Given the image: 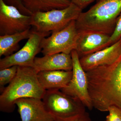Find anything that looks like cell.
Masks as SVG:
<instances>
[{"label":"cell","mask_w":121,"mask_h":121,"mask_svg":"<svg viewBox=\"0 0 121 121\" xmlns=\"http://www.w3.org/2000/svg\"><path fill=\"white\" fill-rule=\"evenodd\" d=\"M82 10L72 3L69 7L62 9L36 12L31 15V25L39 32L50 33L56 31L76 20Z\"/></svg>","instance_id":"277c9868"},{"label":"cell","mask_w":121,"mask_h":121,"mask_svg":"<svg viewBox=\"0 0 121 121\" xmlns=\"http://www.w3.org/2000/svg\"><path fill=\"white\" fill-rule=\"evenodd\" d=\"M75 21H72L61 30L52 32L50 36L42 40L41 52L44 55L60 53L71 54L75 50L78 34Z\"/></svg>","instance_id":"8992f818"},{"label":"cell","mask_w":121,"mask_h":121,"mask_svg":"<svg viewBox=\"0 0 121 121\" xmlns=\"http://www.w3.org/2000/svg\"><path fill=\"white\" fill-rule=\"evenodd\" d=\"M18 66H13L0 70V91L4 89L5 86L9 84L15 78L17 73Z\"/></svg>","instance_id":"e0dca14e"},{"label":"cell","mask_w":121,"mask_h":121,"mask_svg":"<svg viewBox=\"0 0 121 121\" xmlns=\"http://www.w3.org/2000/svg\"><path fill=\"white\" fill-rule=\"evenodd\" d=\"M86 72L93 107L106 112L114 106L121 110V54L111 64Z\"/></svg>","instance_id":"6da1fadb"},{"label":"cell","mask_w":121,"mask_h":121,"mask_svg":"<svg viewBox=\"0 0 121 121\" xmlns=\"http://www.w3.org/2000/svg\"><path fill=\"white\" fill-rule=\"evenodd\" d=\"M121 54V39L116 43L97 52L79 58L86 72L111 64Z\"/></svg>","instance_id":"7c38bea8"},{"label":"cell","mask_w":121,"mask_h":121,"mask_svg":"<svg viewBox=\"0 0 121 121\" xmlns=\"http://www.w3.org/2000/svg\"><path fill=\"white\" fill-rule=\"evenodd\" d=\"M37 72L31 67L18 66L14 79L0 95V111L10 113L15 110L16 101L24 98L42 99L46 90L40 84Z\"/></svg>","instance_id":"7a4b0ae2"},{"label":"cell","mask_w":121,"mask_h":121,"mask_svg":"<svg viewBox=\"0 0 121 121\" xmlns=\"http://www.w3.org/2000/svg\"><path fill=\"white\" fill-rule=\"evenodd\" d=\"M78 32L75 50L79 58L110 46V35L88 30L78 31Z\"/></svg>","instance_id":"30bf717a"},{"label":"cell","mask_w":121,"mask_h":121,"mask_svg":"<svg viewBox=\"0 0 121 121\" xmlns=\"http://www.w3.org/2000/svg\"><path fill=\"white\" fill-rule=\"evenodd\" d=\"M121 13V0H96L89 10L76 20L78 31L88 30L111 35Z\"/></svg>","instance_id":"3957f363"},{"label":"cell","mask_w":121,"mask_h":121,"mask_svg":"<svg viewBox=\"0 0 121 121\" xmlns=\"http://www.w3.org/2000/svg\"><path fill=\"white\" fill-rule=\"evenodd\" d=\"M50 34V33L32 31L22 48L14 54L0 60V70L13 66L32 67L36 56L41 51L42 40Z\"/></svg>","instance_id":"52a82bcc"},{"label":"cell","mask_w":121,"mask_h":121,"mask_svg":"<svg viewBox=\"0 0 121 121\" xmlns=\"http://www.w3.org/2000/svg\"><path fill=\"white\" fill-rule=\"evenodd\" d=\"M71 54L73 64L72 77L67 86L60 90L66 94L78 99L86 107L91 110L93 106L88 90L86 72L82 67L76 51L73 50Z\"/></svg>","instance_id":"ba28073f"},{"label":"cell","mask_w":121,"mask_h":121,"mask_svg":"<svg viewBox=\"0 0 121 121\" xmlns=\"http://www.w3.org/2000/svg\"><path fill=\"white\" fill-rule=\"evenodd\" d=\"M72 3L77 5L81 9L85 8L96 0H70Z\"/></svg>","instance_id":"7402d4cb"},{"label":"cell","mask_w":121,"mask_h":121,"mask_svg":"<svg viewBox=\"0 0 121 121\" xmlns=\"http://www.w3.org/2000/svg\"><path fill=\"white\" fill-rule=\"evenodd\" d=\"M72 75V70L40 71L37 75L40 84L46 91L65 88L71 80Z\"/></svg>","instance_id":"5bb4252c"},{"label":"cell","mask_w":121,"mask_h":121,"mask_svg":"<svg viewBox=\"0 0 121 121\" xmlns=\"http://www.w3.org/2000/svg\"><path fill=\"white\" fill-rule=\"evenodd\" d=\"M31 26V16L22 14L16 7L0 0V35L23 32Z\"/></svg>","instance_id":"9c48e42d"},{"label":"cell","mask_w":121,"mask_h":121,"mask_svg":"<svg viewBox=\"0 0 121 121\" xmlns=\"http://www.w3.org/2000/svg\"><path fill=\"white\" fill-rule=\"evenodd\" d=\"M121 39V13L118 17L114 30L110 36L109 45L116 43Z\"/></svg>","instance_id":"ac0fdd59"},{"label":"cell","mask_w":121,"mask_h":121,"mask_svg":"<svg viewBox=\"0 0 121 121\" xmlns=\"http://www.w3.org/2000/svg\"><path fill=\"white\" fill-rule=\"evenodd\" d=\"M32 67L37 73L49 71H72L73 64L71 54L60 53L36 57Z\"/></svg>","instance_id":"4fadbf2b"},{"label":"cell","mask_w":121,"mask_h":121,"mask_svg":"<svg viewBox=\"0 0 121 121\" xmlns=\"http://www.w3.org/2000/svg\"><path fill=\"white\" fill-rule=\"evenodd\" d=\"M24 7L32 13L62 9L72 4L70 0H21Z\"/></svg>","instance_id":"9a60e30c"},{"label":"cell","mask_w":121,"mask_h":121,"mask_svg":"<svg viewBox=\"0 0 121 121\" xmlns=\"http://www.w3.org/2000/svg\"><path fill=\"white\" fill-rule=\"evenodd\" d=\"M15 104L22 121H55L46 109L42 99L24 98L17 100Z\"/></svg>","instance_id":"8fae6325"},{"label":"cell","mask_w":121,"mask_h":121,"mask_svg":"<svg viewBox=\"0 0 121 121\" xmlns=\"http://www.w3.org/2000/svg\"><path fill=\"white\" fill-rule=\"evenodd\" d=\"M109 114L105 121H121V110L114 106H111L108 110Z\"/></svg>","instance_id":"d6986e66"},{"label":"cell","mask_w":121,"mask_h":121,"mask_svg":"<svg viewBox=\"0 0 121 121\" xmlns=\"http://www.w3.org/2000/svg\"><path fill=\"white\" fill-rule=\"evenodd\" d=\"M47 110L55 121L64 119L86 112V107L79 99L66 94L59 90L45 91L42 99Z\"/></svg>","instance_id":"5b68a950"},{"label":"cell","mask_w":121,"mask_h":121,"mask_svg":"<svg viewBox=\"0 0 121 121\" xmlns=\"http://www.w3.org/2000/svg\"><path fill=\"white\" fill-rule=\"evenodd\" d=\"M63 121H92L86 112L76 115L64 119Z\"/></svg>","instance_id":"44dd1931"},{"label":"cell","mask_w":121,"mask_h":121,"mask_svg":"<svg viewBox=\"0 0 121 121\" xmlns=\"http://www.w3.org/2000/svg\"><path fill=\"white\" fill-rule=\"evenodd\" d=\"M5 3L9 5H13L17 8L20 12L25 15L31 16L32 13L28 11L22 4L21 0H3Z\"/></svg>","instance_id":"ffe728a7"},{"label":"cell","mask_w":121,"mask_h":121,"mask_svg":"<svg viewBox=\"0 0 121 121\" xmlns=\"http://www.w3.org/2000/svg\"><path fill=\"white\" fill-rule=\"evenodd\" d=\"M32 31L28 29L23 32L12 35H0V56L11 55L19 49V43L28 39Z\"/></svg>","instance_id":"2e32d148"}]
</instances>
